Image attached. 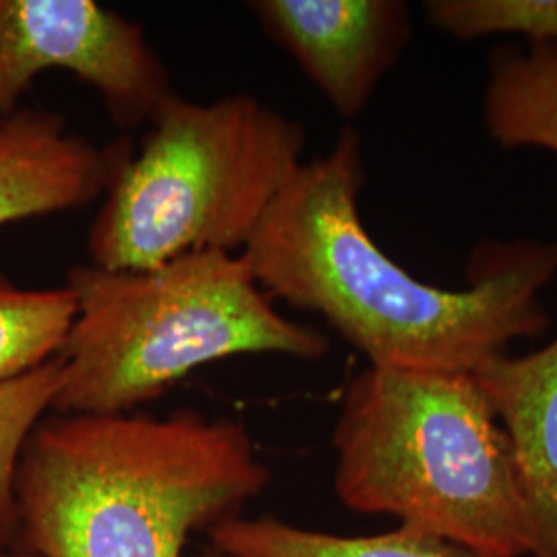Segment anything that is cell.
Listing matches in <instances>:
<instances>
[{
    "mask_svg": "<svg viewBox=\"0 0 557 557\" xmlns=\"http://www.w3.org/2000/svg\"><path fill=\"white\" fill-rule=\"evenodd\" d=\"M209 545L232 557H478L450 541L398 524L379 535H333L278 518L236 517L213 527Z\"/></svg>",
    "mask_w": 557,
    "mask_h": 557,
    "instance_id": "cell-11",
    "label": "cell"
},
{
    "mask_svg": "<svg viewBox=\"0 0 557 557\" xmlns=\"http://www.w3.org/2000/svg\"><path fill=\"white\" fill-rule=\"evenodd\" d=\"M248 11L343 119L363 112L411 40L400 0H252Z\"/></svg>",
    "mask_w": 557,
    "mask_h": 557,
    "instance_id": "cell-7",
    "label": "cell"
},
{
    "mask_svg": "<svg viewBox=\"0 0 557 557\" xmlns=\"http://www.w3.org/2000/svg\"><path fill=\"white\" fill-rule=\"evenodd\" d=\"M66 287L77 317L54 413H133L205 363L322 359L331 347L319 329L278 312L242 252H195L145 271L77 264Z\"/></svg>",
    "mask_w": 557,
    "mask_h": 557,
    "instance_id": "cell-4",
    "label": "cell"
},
{
    "mask_svg": "<svg viewBox=\"0 0 557 557\" xmlns=\"http://www.w3.org/2000/svg\"><path fill=\"white\" fill-rule=\"evenodd\" d=\"M193 557H232L227 556V554H223L220 552L218 547H213V545H207L205 549H200L199 554H195Z\"/></svg>",
    "mask_w": 557,
    "mask_h": 557,
    "instance_id": "cell-15",
    "label": "cell"
},
{
    "mask_svg": "<svg viewBox=\"0 0 557 557\" xmlns=\"http://www.w3.org/2000/svg\"><path fill=\"white\" fill-rule=\"evenodd\" d=\"M485 128L506 149L537 147L557 156V44L499 46L490 54Z\"/></svg>",
    "mask_w": 557,
    "mask_h": 557,
    "instance_id": "cell-10",
    "label": "cell"
},
{
    "mask_svg": "<svg viewBox=\"0 0 557 557\" xmlns=\"http://www.w3.org/2000/svg\"><path fill=\"white\" fill-rule=\"evenodd\" d=\"M75 317L77 299L66 285L23 289L0 275V382L59 358Z\"/></svg>",
    "mask_w": 557,
    "mask_h": 557,
    "instance_id": "cell-12",
    "label": "cell"
},
{
    "mask_svg": "<svg viewBox=\"0 0 557 557\" xmlns=\"http://www.w3.org/2000/svg\"><path fill=\"white\" fill-rule=\"evenodd\" d=\"M361 139L299 165L242 250L260 287L317 312L372 368L473 374L517 338L549 326L541 289L557 273V242L483 244L469 287L421 283L384 255L359 218Z\"/></svg>",
    "mask_w": 557,
    "mask_h": 557,
    "instance_id": "cell-1",
    "label": "cell"
},
{
    "mask_svg": "<svg viewBox=\"0 0 557 557\" xmlns=\"http://www.w3.org/2000/svg\"><path fill=\"white\" fill-rule=\"evenodd\" d=\"M62 380L64 361L59 356L21 379L0 382V547L15 541L13 483L23 444L52 409Z\"/></svg>",
    "mask_w": 557,
    "mask_h": 557,
    "instance_id": "cell-13",
    "label": "cell"
},
{
    "mask_svg": "<svg viewBox=\"0 0 557 557\" xmlns=\"http://www.w3.org/2000/svg\"><path fill=\"white\" fill-rule=\"evenodd\" d=\"M89 227V262L145 271L242 252L301 165L306 131L250 94L200 103L172 91Z\"/></svg>",
    "mask_w": 557,
    "mask_h": 557,
    "instance_id": "cell-5",
    "label": "cell"
},
{
    "mask_svg": "<svg viewBox=\"0 0 557 557\" xmlns=\"http://www.w3.org/2000/svg\"><path fill=\"white\" fill-rule=\"evenodd\" d=\"M0 557H36L32 554H23V552H15V554H0Z\"/></svg>",
    "mask_w": 557,
    "mask_h": 557,
    "instance_id": "cell-16",
    "label": "cell"
},
{
    "mask_svg": "<svg viewBox=\"0 0 557 557\" xmlns=\"http://www.w3.org/2000/svg\"><path fill=\"white\" fill-rule=\"evenodd\" d=\"M335 492L478 557H529L512 448L473 374L368 368L337 425Z\"/></svg>",
    "mask_w": 557,
    "mask_h": 557,
    "instance_id": "cell-3",
    "label": "cell"
},
{
    "mask_svg": "<svg viewBox=\"0 0 557 557\" xmlns=\"http://www.w3.org/2000/svg\"><path fill=\"white\" fill-rule=\"evenodd\" d=\"M271 481L248 430L182 409L54 413L21 450L17 552L36 557H182Z\"/></svg>",
    "mask_w": 557,
    "mask_h": 557,
    "instance_id": "cell-2",
    "label": "cell"
},
{
    "mask_svg": "<svg viewBox=\"0 0 557 557\" xmlns=\"http://www.w3.org/2000/svg\"><path fill=\"white\" fill-rule=\"evenodd\" d=\"M473 376L512 448L529 557H557V338L529 356L490 359Z\"/></svg>",
    "mask_w": 557,
    "mask_h": 557,
    "instance_id": "cell-9",
    "label": "cell"
},
{
    "mask_svg": "<svg viewBox=\"0 0 557 557\" xmlns=\"http://www.w3.org/2000/svg\"><path fill=\"white\" fill-rule=\"evenodd\" d=\"M2 122H4V119H2V116H0V124H2Z\"/></svg>",
    "mask_w": 557,
    "mask_h": 557,
    "instance_id": "cell-17",
    "label": "cell"
},
{
    "mask_svg": "<svg viewBox=\"0 0 557 557\" xmlns=\"http://www.w3.org/2000/svg\"><path fill=\"white\" fill-rule=\"evenodd\" d=\"M131 145H98L64 119L20 108L0 124V227L87 207L112 186Z\"/></svg>",
    "mask_w": 557,
    "mask_h": 557,
    "instance_id": "cell-8",
    "label": "cell"
},
{
    "mask_svg": "<svg viewBox=\"0 0 557 557\" xmlns=\"http://www.w3.org/2000/svg\"><path fill=\"white\" fill-rule=\"evenodd\" d=\"M50 69L91 85L120 128L147 124L174 91L137 21L96 0H0V116Z\"/></svg>",
    "mask_w": 557,
    "mask_h": 557,
    "instance_id": "cell-6",
    "label": "cell"
},
{
    "mask_svg": "<svg viewBox=\"0 0 557 557\" xmlns=\"http://www.w3.org/2000/svg\"><path fill=\"white\" fill-rule=\"evenodd\" d=\"M425 13L458 40L518 34L531 44H557V0H432Z\"/></svg>",
    "mask_w": 557,
    "mask_h": 557,
    "instance_id": "cell-14",
    "label": "cell"
}]
</instances>
